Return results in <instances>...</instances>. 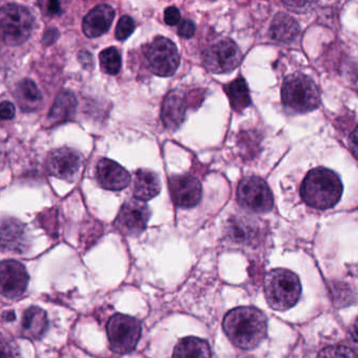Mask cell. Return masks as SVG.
Segmentation results:
<instances>
[{
	"instance_id": "6da1fadb",
	"label": "cell",
	"mask_w": 358,
	"mask_h": 358,
	"mask_svg": "<svg viewBox=\"0 0 358 358\" xmlns=\"http://www.w3.org/2000/svg\"><path fill=\"white\" fill-rule=\"evenodd\" d=\"M226 336L243 350L257 348L267 335V318L253 307H238L226 314L223 320Z\"/></svg>"
},
{
	"instance_id": "7a4b0ae2",
	"label": "cell",
	"mask_w": 358,
	"mask_h": 358,
	"mask_svg": "<svg viewBox=\"0 0 358 358\" xmlns=\"http://www.w3.org/2000/svg\"><path fill=\"white\" fill-rule=\"evenodd\" d=\"M341 194L343 184L338 176L324 167L310 171L301 183V199L312 208H331L341 200Z\"/></svg>"
},
{
	"instance_id": "3957f363",
	"label": "cell",
	"mask_w": 358,
	"mask_h": 358,
	"mask_svg": "<svg viewBox=\"0 0 358 358\" xmlns=\"http://www.w3.org/2000/svg\"><path fill=\"white\" fill-rule=\"evenodd\" d=\"M264 290L270 307L285 311L296 305L301 297V285L294 272L278 268L266 275Z\"/></svg>"
},
{
	"instance_id": "277c9868",
	"label": "cell",
	"mask_w": 358,
	"mask_h": 358,
	"mask_svg": "<svg viewBox=\"0 0 358 358\" xmlns=\"http://www.w3.org/2000/svg\"><path fill=\"white\" fill-rule=\"evenodd\" d=\"M282 104L292 112H311L320 103V91L313 79L295 73L285 79L282 87Z\"/></svg>"
},
{
	"instance_id": "5b68a950",
	"label": "cell",
	"mask_w": 358,
	"mask_h": 358,
	"mask_svg": "<svg viewBox=\"0 0 358 358\" xmlns=\"http://www.w3.org/2000/svg\"><path fill=\"white\" fill-rule=\"evenodd\" d=\"M34 16L28 8L17 3H7L0 12L1 38L10 47L22 45L34 30Z\"/></svg>"
},
{
	"instance_id": "8992f818",
	"label": "cell",
	"mask_w": 358,
	"mask_h": 358,
	"mask_svg": "<svg viewBox=\"0 0 358 358\" xmlns=\"http://www.w3.org/2000/svg\"><path fill=\"white\" fill-rule=\"evenodd\" d=\"M106 329L110 349L115 353H131L137 347L141 337V322L137 318L124 314L113 315Z\"/></svg>"
},
{
	"instance_id": "52a82bcc",
	"label": "cell",
	"mask_w": 358,
	"mask_h": 358,
	"mask_svg": "<svg viewBox=\"0 0 358 358\" xmlns=\"http://www.w3.org/2000/svg\"><path fill=\"white\" fill-rule=\"evenodd\" d=\"M144 56L157 76H173L180 64V54L173 41L158 36L144 47Z\"/></svg>"
},
{
	"instance_id": "ba28073f",
	"label": "cell",
	"mask_w": 358,
	"mask_h": 358,
	"mask_svg": "<svg viewBox=\"0 0 358 358\" xmlns=\"http://www.w3.org/2000/svg\"><path fill=\"white\" fill-rule=\"evenodd\" d=\"M242 60V52L229 38L213 41L203 52L202 62L209 72L223 74L234 70Z\"/></svg>"
},
{
	"instance_id": "9c48e42d",
	"label": "cell",
	"mask_w": 358,
	"mask_h": 358,
	"mask_svg": "<svg viewBox=\"0 0 358 358\" xmlns=\"http://www.w3.org/2000/svg\"><path fill=\"white\" fill-rule=\"evenodd\" d=\"M238 204L257 213H269L274 206L271 190L259 177H246L240 182L236 194Z\"/></svg>"
},
{
	"instance_id": "30bf717a",
	"label": "cell",
	"mask_w": 358,
	"mask_h": 358,
	"mask_svg": "<svg viewBox=\"0 0 358 358\" xmlns=\"http://www.w3.org/2000/svg\"><path fill=\"white\" fill-rule=\"evenodd\" d=\"M150 217V207L145 202L131 199L121 207L115 227L123 236H137L145 230Z\"/></svg>"
},
{
	"instance_id": "8fae6325",
	"label": "cell",
	"mask_w": 358,
	"mask_h": 358,
	"mask_svg": "<svg viewBox=\"0 0 358 358\" xmlns=\"http://www.w3.org/2000/svg\"><path fill=\"white\" fill-rule=\"evenodd\" d=\"M83 167V157L73 148H57L48 156L47 169L50 175L70 183L76 181Z\"/></svg>"
},
{
	"instance_id": "7c38bea8",
	"label": "cell",
	"mask_w": 358,
	"mask_h": 358,
	"mask_svg": "<svg viewBox=\"0 0 358 358\" xmlns=\"http://www.w3.org/2000/svg\"><path fill=\"white\" fill-rule=\"evenodd\" d=\"M28 272L20 262L6 259L0 266V290L7 299H18L26 292L29 285Z\"/></svg>"
},
{
	"instance_id": "4fadbf2b",
	"label": "cell",
	"mask_w": 358,
	"mask_h": 358,
	"mask_svg": "<svg viewBox=\"0 0 358 358\" xmlns=\"http://www.w3.org/2000/svg\"><path fill=\"white\" fill-rule=\"evenodd\" d=\"M171 199L177 206L192 208L202 199V185L190 175L173 176L169 179Z\"/></svg>"
},
{
	"instance_id": "5bb4252c",
	"label": "cell",
	"mask_w": 358,
	"mask_h": 358,
	"mask_svg": "<svg viewBox=\"0 0 358 358\" xmlns=\"http://www.w3.org/2000/svg\"><path fill=\"white\" fill-rule=\"evenodd\" d=\"M227 238L240 246L253 247L263 238V227L251 217H234L228 221Z\"/></svg>"
},
{
	"instance_id": "9a60e30c",
	"label": "cell",
	"mask_w": 358,
	"mask_h": 358,
	"mask_svg": "<svg viewBox=\"0 0 358 358\" xmlns=\"http://www.w3.org/2000/svg\"><path fill=\"white\" fill-rule=\"evenodd\" d=\"M96 178L102 188L113 192L124 189L131 183L129 171L115 161L106 158L98 162Z\"/></svg>"
},
{
	"instance_id": "2e32d148",
	"label": "cell",
	"mask_w": 358,
	"mask_h": 358,
	"mask_svg": "<svg viewBox=\"0 0 358 358\" xmlns=\"http://www.w3.org/2000/svg\"><path fill=\"white\" fill-rule=\"evenodd\" d=\"M114 18L115 11L110 6H97L83 20V33L89 38H97L110 30Z\"/></svg>"
},
{
	"instance_id": "e0dca14e",
	"label": "cell",
	"mask_w": 358,
	"mask_h": 358,
	"mask_svg": "<svg viewBox=\"0 0 358 358\" xmlns=\"http://www.w3.org/2000/svg\"><path fill=\"white\" fill-rule=\"evenodd\" d=\"M186 101L180 92L173 91L165 97L162 104L161 118L165 127L169 131H176L185 120Z\"/></svg>"
},
{
	"instance_id": "ac0fdd59",
	"label": "cell",
	"mask_w": 358,
	"mask_h": 358,
	"mask_svg": "<svg viewBox=\"0 0 358 358\" xmlns=\"http://www.w3.org/2000/svg\"><path fill=\"white\" fill-rule=\"evenodd\" d=\"M28 246L26 226L17 220L5 219L1 224L3 250L24 252Z\"/></svg>"
},
{
	"instance_id": "d6986e66",
	"label": "cell",
	"mask_w": 358,
	"mask_h": 358,
	"mask_svg": "<svg viewBox=\"0 0 358 358\" xmlns=\"http://www.w3.org/2000/svg\"><path fill=\"white\" fill-rule=\"evenodd\" d=\"M49 320L47 313L41 308L32 306L24 313L22 320V336L29 341H38L47 332Z\"/></svg>"
},
{
	"instance_id": "ffe728a7",
	"label": "cell",
	"mask_w": 358,
	"mask_h": 358,
	"mask_svg": "<svg viewBox=\"0 0 358 358\" xmlns=\"http://www.w3.org/2000/svg\"><path fill=\"white\" fill-rule=\"evenodd\" d=\"M161 181L159 176L150 169H139L136 171L133 181V192L135 199L146 202L160 194Z\"/></svg>"
},
{
	"instance_id": "44dd1931",
	"label": "cell",
	"mask_w": 358,
	"mask_h": 358,
	"mask_svg": "<svg viewBox=\"0 0 358 358\" xmlns=\"http://www.w3.org/2000/svg\"><path fill=\"white\" fill-rule=\"evenodd\" d=\"M77 100L70 92H62L56 98L53 108L48 116V127H55L66 122L74 117L76 113Z\"/></svg>"
},
{
	"instance_id": "7402d4cb",
	"label": "cell",
	"mask_w": 358,
	"mask_h": 358,
	"mask_svg": "<svg viewBox=\"0 0 358 358\" xmlns=\"http://www.w3.org/2000/svg\"><path fill=\"white\" fill-rule=\"evenodd\" d=\"M299 26L292 17L280 13L274 17L269 34L272 41L280 43H290L299 37Z\"/></svg>"
},
{
	"instance_id": "603a6c76",
	"label": "cell",
	"mask_w": 358,
	"mask_h": 358,
	"mask_svg": "<svg viewBox=\"0 0 358 358\" xmlns=\"http://www.w3.org/2000/svg\"><path fill=\"white\" fill-rule=\"evenodd\" d=\"M15 98L22 112H34L43 104V95L30 79H24L18 83Z\"/></svg>"
},
{
	"instance_id": "cb8c5ba5",
	"label": "cell",
	"mask_w": 358,
	"mask_h": 358,
	"mask_svg": "<svg viewBox=\"0 0 358 358\" xmlns=\"http://www.w3.org/2000/svg\"><path fill=\"white\" fill-rule=\"evenodd\" d=\"M173 358H211L210 345L204 339L185 337L176 345Z\"/></svg>"
},
{
	"instance_id": "d4e9b609",
	"label": "cell",
	"mask_w": 358,
	"mask_h": 358,
	"mask_svg": "<svg viewBox=\"0 0 358 358\" xmlns=\"http://www.w3.org/2000/svg\"><path fill=\"white\" fill-rule=\"evenodd\" d=\"M226 95L229 98L230 106L236 112H243L250 106V94L246 81L243 77H238L224 87Z\"/></svg>"
},
{
	"instance_id": "484cf974",
	"label": "cell",
	"mask_w": 358,
	"mask_h": 358,
	"mask_svg": "<svg viewBox=\"0 0 358 358\" xmlns=\"http://www.w3.org/2000/svg\"><path fill=\"white\" fill-rule=\"evenodd\" d=\"M100 66L106 74L115 75L119 74L122 66L120 52L116 48H108L100 53Z\"/></svg>"
},
{
	"instance_id": "4316f807",
	"label": "cell",
	"mask_w": 358,
	"mask_h": 358,
	"mask_svg": "<svg viewBox=\"0 0 358 358\" xmlns=\"http://www.w3.org/2000/svg\"><path fill=\"white\" fill-rule=\"evenodd\" d=\"M317 358H358L355 352L345 345H329L318 354Z\"/></svg>"
},
{
	"instance_id": "83f0119b",
	"label": "cell",
	"mask_w": 358,
	"mask_h": 358,
	"mask_svg": "<svg viewBox=\"0 0 358 358\" xmlns=\"http://www.w3.org/2000/svg\"><path fill=\"white\" fill-rule=\"evenodd\" d=\"M135 29V22H134L133 18L129 15L122 16L119 20L118 24H117L116 38L120 41H125L133 34Z\"/></svg>"
},
{
	"instance_id": "f1b7e54d",
	"label": "cell",
	"mask_w": 358,
	"mask_h": 358,
	"mask_svg": "<svg viewBox=\"0 0 358 358\" xmlns=\"http://www.w3.org/2000/svg\"><path fill=\"white\" fill-rule=\"evenodd\" d=\"M1 357L3 358H20V350L17 345L10 339L3 338L1 343Z\"/></svg>"
},
{
	"instance_id": "f546056e",
	"label": "cell",
	"mask_w": 358,
	"mask_h": 358,
	"mask_svg": "<svg viewBox=\"0 0 358 358\" xmlns=\"http://www.w3.org/2000/svg\"><path fill=\"white\" fill-rule=\"evenodd\" d=\"M196 33V24L192 20H185L180 24L179 29H178V34L182 38L189 39L194 36Z\"/></svg>"
},
{
	"instance_id": "4dcf8cb0",
	"label": "cell",
	"mask_w": 358,
	"mask_h": 358,
	"mask_svg": "<svg viewBox=\"0 0 358 358\" xmlns=\"http://www.w3.org/2000/svg\"><path fill=\"white\" fill-rule=\"evenodd\" d=\"M181 20V13H180L179 9L176 7L166 8L164 12V22L165 24L169 26L173 27L177 26Z\"/></svg>"
},
{
	"instance_id": "1f68e13d",
	"label": "cell",
	"mask_w": 358,
	"mask_h": 358,
	"mask_svg": "<svg viewBox=\"0 0 358 358\" xmlns=\"http://www.w3.org/2000/svg\"><path fill=\"white\" fill-rule=\"evenodd\" d=\"M15 106L9 101H3L0 106V116L3 120H10L15 116Z\"/></svg>"
},
{
	"instance_id": "d6a6232c",
	"label": "cell",
	"mask_w": 358,
	"mask_h": 358,
	"mask_svg": "<svg viewBox=\"0 0 358 358\" xmlns=\"http://www.w3.org/2000/svg\"><path fill=\"white\" fill-rule=\"evenodd\" d=\"M349 148L354 157L358 159V125L350 135Z\"/></svg>"
},
{
	"instance_id": "836d02e7",
	"label": "cell",
	"mask_w": 358,
	"mask_h": 358,
	"mask_svg": "<svg viewBox=\"0 0 358 358\" xmlns=\"http://www.w3.org/2000/svg\"><path fill=\"white\" fill-rule=\"evenodd\" d=\"M350 343L358 353V318L352 324L351 329L349 331Z\"/></svg>"
},
{
	"instance_id": "e575fe53",
	"label": "cell",
	"mask_w": 358,
	"mask_h": 358,
	"mask_svg": "<svg viewBox=\"0 0 358 358\" xmlns=\"http://www.w3.org/2000/svg\"><path fill=\"white\" fill-rule=\"evenodd\" d=\"M47 11L50 15H59L62 13V6L58 1H49L47 3Z\"/></svg>"
}]
</instances>
